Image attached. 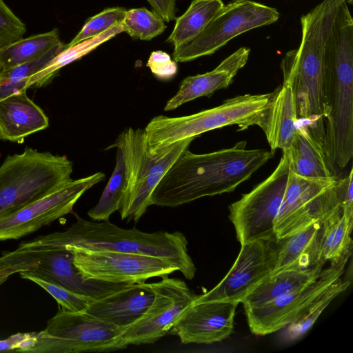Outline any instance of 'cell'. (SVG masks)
<instances>
[{
	"instance_id": "obj_1",
	"label": "cell",
	"mask_w": 353,
	"mask_h": 353,
	"mask_svg": "<svg viewBox=\"0 0 353 353\" xmlns=\"http://www.w3.org/2000/svg\"><path fill=\"white\" fill-rule=\"evenodd\" d=\"M246 145L240 141L205 154L186 150L154 190L151 205L172 208L234 191L274 155L272 150L246 149Z\"/></svg>"
},
{
	"instance_id": "obj_2",
	"label": "cell",
	"mask_w": 353,
	"mask_h": 353,
	"mask_svg": "<svg viewBox=\"0 0 353 353\" xmlns=\"http://www.w3.org/2000/svg\"><path fill=\"white\" fill-rule=\"evenodd\" d=\"M324 62L323 150L336 176L353 156V20L344 1L325 44Z\"/></svg>"
},
{
	"instance_id": "obj_3",
	"label": "cell",
	"mask_w": 353,
	"mask_h": 353,
	"mask_svg": "<svg viewBox=\"0 0 353 353\" xmlns=\"http://www.w3.org/2000/svg\"><path fill=\"white\" fill-rule=\"evenodd\" d=\"M68 229L21 242L17 250L63 247L85 252H112L145 254L170 262L188 280L196 268L188 252V240L181 232L152 233L135 228H121L109 221H88L76 215Z\"/></svg>"
},
{
	"instance_id": "obj_4",
	"label": "cell",
	"mask_w": 353,
	"mask_h": 353,
	"mask_svg": "<svg viewBox=\"0 0 353 353\" xmlns=\"http://www.w3.org/2000/svg\"><path fill=\"white\" fill-rule=\"evenodd\" d=\"M343 2L323 0L301 16L300 45L287 52L281 63L283 83L292 90L298 119L303 121L310 135L323 148L325 47Z\"/></svg>"
},
{
	"instance_id": "obj_5",
	"label": "cell",
	"mask_w": 353,
	"mask_h": 353,
	"mask_svg": "<svg viewBox=\"0 0 353 353\" xmlns=\"http://www.w3.org/2000/svg\"><path fill=\"white\" fill-rule=\"evenodd\" d=\"M195 138L177 141L156 154L148 148L144 130H123L105 150L119 149L123 156L126 187L119 211L122 220L137 222L151 205V195L165 174Z\"/></svg>"
},
{
	"instance_id": "obj_6",
	"label": "cell",
	"mask_w": 353,
	"mask_h": 353,
	"mask_svg": "<svg viewBox=\"0 0 353 353\" xmlns=\"http://www.w3.org/2000/svg\"><path fill=\"white\" fill-rule=\"evenodd\" d=\"M66 156L26 148L0 166V217L63 188L72 179Z\"/></svg>"
},
{
	"instance_id": "obj_7",
	"label": "cell",
	"mask_w": 353,
	"mask_h": 353,
	"mask_svg": "<svg viewBox=\"0 0 353 353\" xmlns=\"http://www.w3.org/2000/svg\"><path fill=\"white\" fill-rule=\"evenodd\" d=\"M270 97V93L246 94L228 99L219 106L188 116H157L144 129L148 150L156 154L177 141L196 138L227 125H238L240 130H246L248 121L265 109Z\"/></svg>"
},
{
	"instance_id": "obj_8",
	"label": "cell",
	"mask_w": 353,
	"mask_h": 353,
	"mask_svg": "<svg viewBox=\"0 0 353 353\" xmlns=\"http://www.w3.org/2000/svg\"><path fill=\"white\" fill-rule=\"evenodd\" d=\"M125 328L103 322L85 312L59 307L46 328L37 333L30 353L109 352L121 350L119 338Z\"/></svg>"
},
{
	"instance_id": "obj_9",
	"label": "cell",
	"mask_w": 353,
	"mask_h": 353,
	"mask_svg": "<svg viewBox=\"0 0 353 353\" xmlns=\"http://www.w3.org/2000/svg\"><path fill=\"white\" fill-rule=\"evenodd\" d=\"M290 170L289 159L283 153L274 172L250 192L229 206V219L240 244L276 240L274 221L283 199Z\"/></svg>"
},
{
	"instance_id": "obj_10",
	"label": "cell",
	"mask_w": 353,
	"mask_h": 353,
	"mask_svg": "<svg viewBox=\"0 0 353 353\" xmlns=\"http://www.w3.org/2000/svg\"><path fill=\"white\" fill-rule=\"evenodd\" d=\"M279 16L274 8L251 0H232L223 6L196 37L174 48V61L187 62L212 54L238 35L272 24Z\"/></svg>"
},
{
	"instance_id": "obj_11",
	"label": "cell",
	"mask_w": 353,
	"mask_h": 353,
	"mask_svg": "<svg viewBox=\"0 0 353 353\" xmlns=\"http://www.w3.org/2000/svg\"><path fill=\"white\" fill-rule=\"evenodd\" d=\"M336 181V176L311 179L289 170L283 199L274 221L276 239L297 232L314 222H323L341 208Z\"/></svg>"
},
{
	"instance_id": "obj_12",
	"label": "cell",
	"mask_w": 353,
	"mask_h": 353,
	"mask_svg": "<svg viewBox=\"0 0 353 353\" xmlns=\"http://www.w3.org/2000/svg\"><path fill=\"white\" fill-rule=\"evenodd\" d=\"M150 285L154 299L143 316L121 333V350L129 345L154 343L164 336L197 296L185 281L168 276Z\"/></svg>"
},
{
	"instance_id": "obj_13",
	"label": "cell",
	"mask_w": 353,
	"mask_h": 353,
	"mask_svg": "<svg viewBox=\"0 0 353 353\" xmlns=\"http://www.w3.org/2000/svg\"><path fill=\"white\" fill-rule=\"evenodd\" d=\"M104 178L98 172L72 179L59 190L0 217V241L20 239L71 213L79 199Z\"/></svg>"
},
{
	"instance_id": "obj_14",
	"label": "cell",
	"mask_w": 353,
	"mask_h": 353,
	"mask_svg": "<svg viewBox=\"0 0 353 353\" xmlns=\"http://www.w3.org/2000/svg\"><path fill=\"white\" fill-rule=\"evenodd\" d=\"M69 250L74 253V265L87 279L115 283H139L178 271L167 260L145 254Z\"/></svg>"
},
{
	"instance_id": "obj_15",
	"label": "cell",
	"mask_w": 353,
	"mask_h": 353,
	"mask_svg": "<svg viewBox=\"0 0 353 353\" xmlns=\"http://www.w3.org/2000/svg\"><path fill=\"white\" fill-rule=\"evenodd\" d=\"M347 261L330 263L318 279L264 305L244 308L251 332L266 335L282 330L298 319L331 284L341 277Z\"/></svg>"
},
{
	"instance_id": "obj_16",
	"label": "cell",
	"mask_w": 353,
	"mask_h": 353,
	"mask_svg": "<svg viewBox=\"0 0 353 353\" xmlns=\"http://www.w3.org/2000/svg\"><path fill=\"white\" fill-rule=\"evenodd\" d=\"M276 241L257 240L241 245L229 272L212 290L197 295L194 301L242 303L263 279L271 275L276 262Z\"/></svg>"
},
{
	"instance_id": "obj_17",
	"label": "cell",
	"mask_w": 353,
	"mask_h": 353,
	"mask_svg": "<svg viewBox=\"0 0 353 353\" xmlns=\"http://www.w3.org/2000/svg\"><path fill=\"white\" fill-rule=\"evenodd\" d=\"M6 253L9 256L34 261L36 268L32 271H26L30 274L92 300L103 298L132 284L84 278L74 264L73 252L63 247L14 250Z\"/></svg>"
},
{
	"instance_id": "obj_18",
	"label": "cell",
	"mask_w": 353,
	"mask_h": 353,
	"mask_svg": "<svg viewBox=\"0 0 353 353\" xmlns=\"http://www.w3.org/2000/svg\"><path fill=\"white\" fill-rule=\"evenodd\" d=\"M238 303L224 301H193L169 331L183 344L221 342L234 330Z\"/></svg>"
},
{
	"instance_id": "obj_19",
	"label": "cell",
	"mask_w": 353,
	"mask_h": 353,
	"mask_svg": "<svg viewBox=\"0 0 353 353\" xmlns=\"http://www.w3.org/2000/svg\"><path fill=\"white\" fill-rule=\"evenodd\" d=\"M296 107L291 87L283 83L273 92L265 109L250 120L247 129L259 126L263 131L271 150L283 152L290 148L295 137L297 123Z\"/></svg>"
},
{
	"instance_id": "obj_20",
	"label": "cell",
	"mask_w": 353,
	"mask_h": 353,
	"mask_svg": "<svg viewBox=\"0 0 353 353\" xmlns=\"http://www.w3.org/2000/svg\"><path fill=\"white\" fill-rule=\"evenodd\" d=\"M153 299L150 283H132L92 301L85 312L103 322L126 328L143 316Z\"/></svg>"
},
{
	"instance_id": "obj_21",
	"label": "cell",
	"mask_w": 353,
	"mask_h": 353,
	"mask_svg": "<svg viewBox=\"0 0 353 353\" xmlns=\"http://www.w3.org/2000/svg\"><path fill=\"white\" fill-rule=\"evenodd\" d=\"M250 53V48L241 47L212 71L185 78L176 93L167 101L164 110H174L201 97H210L214 92L228 88L247 63Z\"/></svg>"
},
{
	"instance_id": "obj_22",
	"label": "cell",
	"mask_w": 353,
	"mask_h": 353,
	"mask_svg": "<svg viewBox=\"0 0 353 353\" xmlns=\"http://www.w3.org/2000/svg\"><path fill=\"white\" fill-rule=\"evenodd\" d=\"M48 125V117L28 97L26 90L0 99L1 140L22 143L27 137Z\"/></svg>"
},
{
	"instance_id": "obj_23",
	"label": "cell",
	"mask_w": 353,
	"mask_h": 353,
	"mask_svg": "<svg viewBox=\"0 0 353 353\" xmlns=\"http://www.w3.org/2000/svg\"><path fill=\"white\" fill-rule=\"evenodd\" d=\"M322 223L314 222L297 232L276 240V262L272 274L308 270L323 263L319 261Z\"/></svg>"
},
{
	"instance_id": "obj_24",
	"label": "cell",
	"mask_w": 353,
	"mask_h": 353,
	"mask_svg": "<svg viewBox=\"0 0 353 353\" xmlns=\"http://www.w3.org/2000/svg\"><path fill=\"white\" fill-rule=\"evenodd\" d=\"M285 153L290 170L301 176L328 179L334 176L327 165L323 148L318 144L305 125H297L294 141Z\"/></svg>"
},
{
	"instance_id": "obj_25",
	"label": "cell",
	"mask_w": 353,
	"mask_h": 353,
	"mask_svg": "<svg viewBox=\"0 0 353 353\" xmlns=\"http://www.w3.org/2000/svg\"><path fill=\"white\" fill-rule=\"evenodd\" d=\"M352 228L353 210L345 208L335 211L322 223L320 262L348 261L352 253Z\"/></svg>"
},
{
	"instance_id": "obj_26",
	"label": "cell",
	"mask_w": 353,
	"mask_h": 353,
	"mask_svg": "<svg viewBox=\"0 0 353 353\" xmlns=\"http://www.w3.org/2000/svg\"><path fill=\"white\" fill-rule=\"evenodd\" d=\"M324 263L304 270L286 271L271 274L259 283L244 299V308L264 305L279 296L315 282Z\"/></svg>"
},
{
	"instance_id": "obj_27",
	"label": "cell",
	"mask_w": 353,
	"mask_h": 353,
	"mask_svg": "<svg viewBox=\"0 0 353 353\" xmlns=\"http://www.w3.org/2000/svg\"><path fill=\"white\" fill-rule=\"evenodd\" d=\"M123 32L122 25L117 24L94 38L85 40L71 47H65L45 66L28 79L27 89L48 85L63 67L81 59L101 44Z\"/></svg>"
},
{
	"instance_id": "obj_28",
	"label": "cell",
	"mask_w": 353,
	"mask_h": 353,
	"mask_svg": "<svg viewBox=\"0 0 353 353\" xmlns=\"http://www.w3.org/2000/svg\"><path fill=\"white\" fill-rule=\"evenodd\" d=\"M224 5L222 0H192L187 10L175 19L174 29L167 41L175 48L192 41Z\"/></svg>"
},
{
	"instance_id": "obj_29",
	"label": "cell",
	"mask_w": 353,
	"mask_h": 353,
	"mask_svg": "<svg viewBox=\"0 0 353 353\" xmlns=\"http://www.w3.org/2000/svg\"><path fill=\"white\" fill-rule=\"evenodd\" d=\"M63 44L57 28L21 39L0 48V60L5 70L26 63L41 57Z\"/></svg>"
},
{
	"instance_id": "obj_30",
	"label": "cell",
	"mask_w": 353,
	"mask_h": 353,
	"mask_svg": "<svg viewBox=\"0 0 353 353\" xmlns=\"http://www.w3.org/2000/svg\"><path fill=\"white\" fill-rule=\"evenodd\" d=\"M351 281H343L341 277L331 284L295 321L285 327L281 334L283 342H294L303 336L314 325L320 314L331 301L345 291Z\"/></svg>"
},
{
	"instance_id": "obj_31",
	"label": "cell",
	"mask_w": 353,
	"mask_h": 353,
	"mask_svg": "<svg viewBox=\"0 0 353 353\" xmlns=\"http://www.w3.org/2000/svg\"><path fill=\"white\" fill-rule=\"evenodd\" d=\"M126 187L125 165L121 151L117 149L116 165L98 203L88 212L93 221H108L110 215L121 207Z\"/></svg>"
},
{
	"instance_id": "obj_32",
	"label": "cell",
	"mask_w": 353,
	"mask_h": 353,
	"mask_svg": "<svg viewBox=\"0 0 353 353\" xmlns=\"http://www.w3.org/2000/svg\"><path fill=\"white\" fill-rule=\"evenodd\" d=\"M64 48L65 45L63 43L37 59L5 70L0 79V99L19 91L27 90L28 79L45 66Z\"/></svg>"
},
{
	"instance_id": "obj_33",
	"label": "cell",
	"mask_w": 353,
	"mask_h": 353,
	"mask_svg": "<svg viewBox=\"0 0 353 353\" xmlns=\"http://www.w3.org/2000/svg\"><path fill=\"white\" fill-rule=\"evenodd\" d=\"M162 18L145 8L126 10L121 25L133 39L149 41L161 34L166 28Z\"/></svg>"
},
{
	"instance_id": "obj_34",
	"label": "cell",
	"mask_w": 353,
	"mask_h": 353,
	"mask_svg": "<svg viewBox=\"0 0 353 353\" xmlns=\"http://www.w3.org/2000/svg\"><path fill=\"white\" fill-rule=\"evenodd\" d=\"M126 10L123 7L109 8L90 17L79 32L65 47H71L85 40L94 38L112 26L121 24Z\"/></svg>"
},
{
	"instance_id": "obj_35",
	"label": "cell",
	"mask_w": 353,
	"mask_h": 353,
	"mask_svg": "<svg viewBox=\"0 0 353 353\" xmlns=\"http://www.w3.org/2000/svg\"><path fill=\"white\" fill-rule=\"evenodd\" d=\"M20 276L28 279L44 289L57 302L60 308L74 312H85L92 299L75 293L60 285L43 280L28 272H19Z\"/></svg>"
},
{
	"instance_id": "obj_36",
	"label": "cell",
	"mask_w": 353,
	"mask_h": 353,
	"mask_svg": "<svg viewBox=\"0 0 353 353\" xmlns=\"http://www.w3.org/2000/svg\"><path fill=\"white\" fill-rule=\"evenodd\" d=\"M26 25L0 0V48L23 38Z\"/></svg>"
},
{
	"instance_id": "obj_37",
	"label": "cell",
	"mask_w": 353,
	"mask_h": 353,
	"mask_svg": "<svg viewBox=\"0 0 353 353\" xmlns=\"http://www.w3.org/2000/svg\"><path fill=\"white\" fill-rule=\"evenodd\" d=\"M147 66L157 78L161 80L170 79L177 72L176 61L172 60L168 54L161 50L151 53Z\"/></svg>"
},
{
	"instance_id": "obj_38",
	"label": "cell",
	"mask_w": 353,
	"mask_h": 353,
	"mask_svg": "<svg viewBox=\"0 0 353 353\" xmlns=\"http://www.w3.org/2000/svg\"><path fill=\"white\" fill-rule=\"evenodd\" d=\"M36 268L34 261L23 258L0 257V285L7 279L17 272L32 271Z\"/></svg>"
},
{
	"instance_id": "obj_39",
	"label": "cell",
	"mask_w": 353,
	"mask_h": 353,
	"mask_svg": "<svg viewBox=\"0 0 353 353\" xmlns=\"http://www.w3.org/2000/svg\"><path fill=\"white\" fill-rule=\"evenodd\" d=\"M37 341V332L17 333L0 341V351L29 352Z\"/></svg>"
},
{
	"instance_id": "obj_40",
	"label": "cell",
	"mask_w": 353,
	"mask_h": 353,
	"mask_svg": "<svg viewBox=\"0 0 353 353\" xmlns=\"http://www.w3.org/2000/svg\"><path fill=\"white\" fill-rule=\"evenodd\" d=\"M353 170H350L349 174L341 179H337L336 189L339 202L341 208L353 210Z\"/></svg>"
},
{
	"instance_id": "obj_41",
	"label": "cell",
	"mask_w": 353,
	"mask_h": 353,
	"mask_svg": "<svg viewBox=\"0 0 353 353\" xmlns=\"http://www.w3.org/2000/svg\"><path fill=\"white\" fill-rule=\"evenodd\" d=\"M152 10L159 14L165 22L176 19V0H147Z\"/></svg>"
},
{
	"instance_id": "obj_42",
	"label": "cell",
	"mask_w": 353,
	"mask_h": 353,
	"mask_svg": "<svg viewBox=\"0 0 353 353\" xmlns=\"http://www.w3.org/2000/svg\"><path fill=\"white\" fill-rule=\"evenodd\" d=\"M5 71V67L3 64L2 63L1 61L0 60V79L1 76L3 75V72Z\"/></svg>"
},
{
	"instance_id": "obj_43",
	"label": "cell",
	"mask_w": 353,
	"mask_h": 353,
	"mask_svg": "<svg viewBox=\"0 0 353 353\" xmlns=\"http://www.w3.org/2000/svg\"><path fill=\"white\" fill-rule=\"evenodd\" d=\"M342 1L345 2L347 4L352 5V3H353V0H342Z\"/></svg>"
}]
</instances>
